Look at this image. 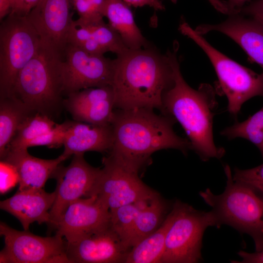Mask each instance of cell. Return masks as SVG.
<instances>
[{
    "instance_id": "1",
    "label": "cell",
    "mask_w": 263,
    "mask_h": 263,
    "mask_svg": "<svg viewBox=\"0 0 263 263\" xmlns=\"http://www.w3.org/2000/svg\"><path fill=\"white\" fill-rule=\"evenodd\" d=\"M176 122L171 116L157 114L152 109H115L111 122L113 142L108 155L138 173L157 151L173 149L186 154L191 144L175 132Z\"/></svg>"
},
{
    "instance_id": "2",
    "label": "cell",
    "mask_w": 263,
    "mask_h": 263,
    "mask_svg": "<svg viewBox=\"0 0 263 263\" xmlns=\"http://www.w3.org/2000/svg\"><path fill=\"white\" fill-rule=\"evenodd\" d=\"M174 81L171 50L162 55L148 47L129 49L114 59L112 86L114 108L157 109Z\"/></svg>"
},
{
    "instance_id": "3",
    "label": "cell",
    "mask_w": 263,
    "mask_h": 263,
    "mask_svg": "<svg viewBox=\"0 0 263 263\" xmlns=\"http://www.w3.org/2000/svg\"><path fill=\"white\" fill-rule=\"evenodd\" d=\"M174 43L171 50L174 81L163 95L161 113L171 116L180 124L190 143L191 150L202 161L220 159L225 150L216 145L213 134L217 104L216 89L207 83L201 84L197 90L188 85L181 72L178 44Z\"/></svg>"
},
{
    "instance_id": "4",
    "label": "cell",
    "mask_w": 263,
    "mask_h": 263,
    "mask_svg": "<svg viewBox=\"0 0 263 263\" xmlns=\"http://www.w3.org/2000/svg\"><path fill=\"white\" fill-rule=\"evenodd\" d=\"M61 54L41 42L19 72L13 95L32 111L50 117L63 102Z\"/></svg>"
},
{
    "instance_id": "5",
    "label": "cell",
    "mask_w": 263,
    "mask_h": 263,
    "mask_svg": "<svg viewBox=\"0 0 263 263\" xmlns=\"http://www.w3.org/2000/svg\"><path fill=\"white\" fill-rule=\"evenodd\" d=\"M225 189L220 194L209 188L200 192L204 201L211 207L220 226L229 225L253 239L256 251L263 250V198L253 189L235 181L228 165L224 167Z\"/></svg>"
},
{
    "instance_id": "6",
    "label": "cell",
    "mask_w": 263,
    "mask_h": 263,
    "mask_svg": "<svg viewBox=\"0 0 263 263\" xmlns=\"http://www.w3.org/2000/svg\"><path fill=\"white\" fill-rule=\"evenodd\" d=\"M179 30L195 42L207 56L217 76V93L225 95L227 110L233 116H237L244 103L250 98L263 97V72L256 73L230 59L184 20L179 24Z\"/></svg>"
},
{
    "instance_id": "7",
    "label": "cell",
    "mask_w": 263,
    "mask_h": 263,
    "mask_svg": "<svg viewBox=\"0 0 263 263\" xmlns=\"http://www.w3.org/2000/svg\"><path fill=\"white\" fill-rule=\"evenodd\" d=\"M171 209L173 219L167 233L161 263L200 262L204 232L209 226L220 227L215 215L211 210H197L178 200Z\"/></svg>"
},
{
    "instance_id": "8",
    "label": "cell",
    "mask_w": 263,
    "mask_h": 263,
    "mask_svg": "<svg viewBox=\"0 0 263 263\" xmlns=\"http://www.w3.org/2000/svg\"><path fill=\"white\" fill-rule=\"evenodd\" d=\"M41 41L26 16L9 14L0 28V97L12 96L18 74Z\"/></svg>"
},
{
    "instance_id": "9",
    "label": "cell",
    "mask_w": 263,
    "mask_h": 263,
    "mask_svg": "<svg viewBox=\"0 0 263 263\" xmlns=\"http://www.w3.org/2000/svg\"><path fill=\"white\" fill-rule=\"evenodd\" d=\"M0 234L5 244L0 253V263H70L66 241L57 234L39 236L0 222Z\"/></svg>"
},
{
    "instance_id": "10",
    "label": "cell",
    "mask_w": 263,
    "mask_h": 263,
    "mask_svg": "<svg viewBox=\"0 0 263 263\" xmlns=\"http://www.w3.org/2000/svg\"><path fill=\"white\" fill-rule=\"evenodd\" d=\"M102 163L103 167L90 197L97 196L110 211L158 194L141 181L138 172L109 155L103 158Z\"/></svg>"
},
{
    "instance_id": "11",
    "label": "cell",
    "mask_w": 263,
    "mask_h": 263,
    "mask_svg": "<svg viewBox=\"0 0 263 263\" xmlns=\"http://www.w3.org/2000/svg\"><path fill=\"white\" fill-rule=\"evenodd\" d=\"M100 171L101 169L85 161L84 154H74L66 167L58 166L52 176L56 179V186L47 225L50 229H56L61 216L72 202L83 196L90 197Z\"/></svg>"
},
{
    "instance_id": "12",
    "label": "cell",
    "mask_w": 263,
    "mask_h": 263,
    "mask_svg": "<svg viewBox=\"0 0 263 263\" xmlns=\"http://www.w3.org/2000/svg\"><path fill=\"white\" fill-rule=\"evenodd\" d=\"M62 62L63 92L69 95L80 90L112 85L114 59L88 54L68 44Z\"/></svg>"
},
{
    "instance_id": "13",
    "label": "cell",
    "mask_w": 263,
    "mask_h": 263,
    "mask_svg": "<svg viewBox=\"0 0 263 263\" xmlns=\"http://www.w3.org/2000/svg\"><path fill=\"white\" fill-rule=\"evenodd\" d=\"M70 263H125L130 250L111 224L72 242L66 241Z\"/></svg>"
},
{
    "instance_id": "14",
    "label": "cell",
    "mask_w": 263,
    "mask_h": 263,
    "mask_svg": "<svg viewBox=\"0 0 263 263\" xmlns=\"http://www.w3.org/2000/svg\"><path fill=\"white\" fill-rule=\"evenodd\" d=\"M71 0H41L26 16L42 43L62 53L73 22Z\"/></svg>"
},
{
    "instance_id": "15",
    "label": "cell",
    "mask_w": 263,
    "mask_h": 263,
    "mask_svg": "<svg viewBox=\"0 0 263 263\" xmlns=\"http://www.w3.org/2000/svg\"><path fill=\"white\" fill-rule=\"evenodd\" d=\"M110 223V210L97 196L81 198L72 202L63 213L56 234L72 242Z\"/></svg>"
},
{
    "instance_id": "16",
    "label": "cell",
    "mask_w": 263,
    "mask_h": 263,
    "mask_svg": "<svg viewBox=\"0 0 263 263\" xmlns=\"http://www.w3.org/2000/svg\"><path fill=\"white\" fill-rule=\"evenodd\" d=\"M114 94L112 85L90 88L68 95L63 104L78 121L95 125L111 124Z\"/></svg>"
},
{
    "instance_id": "17",
    "label": "cell",
    "mask_w": 263,
    "mask_h": 263,
    "mask_svg": "<svg viewBox=\"0 0 263 263\" xmlns=\"http://www.w3.org/2000/svg\"><path fill=\"white\" fill-rule=\"evenodd\" d=\"M195 30L203 35L217 31L236 42L247 54L249 61L259 65L263 72V25L254 19L240 14L228 15L218 24H203Z\"/></svg>"
},
{
    "instance_id": "18",
    "label": "cell",
    "mask_w": 263,
    "mask_h": 263,
    "mask_svg": "<svg viewBox=\"0 0 263 263\" xmlns=\"http://www.w3.org/2000/svg\"><path fill=\"white\" fill-rule=\"evenodd\" d=\"M55 198V191L49 193L43 188L18 190L12 197L0 201V208L16 217L23 229L28 230L34 222L48 225Z\"/></svg>"
},
{
    "instance_id": "19",
    "label": "cell",
    "mask_w": 263,
    "mask_h": 263,
    "mask_svg": "<svg viewBox=\"0 0 263 263\" xmlns=\"http://www.w3.org/2000/svg\"><path fill=\"white\" fill-rule=\"evenodd\" d=\"M67 158L61 154L54 159H43L30 154L27 149L7 150L0 158L16 169L19 176L18 190L39 189L60 164Z\"/></svg>"
},
{
    "instance_id": "20",
    "label": "cell",
    "mask_w": 263,
    "mask_h": 263,
    "mask_svg": "<svg viewBox=\"0 0 263 263\" xmlns=\"http://www.w3.org/2000/svg\"><path fill=\"white\" fill-rule=\"evenodd\" d=\"M113 142L111 124L95 125L71 121L65 133L62 154L68 158L74 154L87 151H109Z\"/></svg>"
},
{
    "instance_id": "21",
    "label": "cell",
    "mask_w": 263,
    "mask_h": 263,
    "mask_svg": "<svg viewBox=\"0 0 263 263\" xmlns=\"http://www.w3.org/2000/svg\"><path fill=\"white\" fill-rule=\"evenodd\" d=\"M168 206L158 194L149 200L134 216L122 237L130 249L142 239L156 230L166 215Z\"/></svg>"
},
{
    "instance_id": "22",
    "label": "cell",
    "mask_w": 263,
    "mask_h": 263,
    "mask_svg": "<svg viewBox=\"0 0 263 263\" xmlns=\"http://www.w3.org/2000/svg\"><path fill=\"white\" fill-rule=\"evenodd\" d=\"M109 24L120 35L128 49L150 47L134 20L130 6L123 0H106L103 10Z\"/></svg>"
},
{
    "instance_id": "23",
    "label": "cell",
    "mask_w": 263,
    "mask_h": 263,
    "mask_svg": "<svg viewBox=\"0 0 263 263\" xmlns=\"http://www.w3.org/2000/svg\"><path fill=\"white\" fill-rule=\"evenodd\" d=\"M171 209L160 226L128 253L124 263H160L164 253L168 230L173 221Z\"/></svg>"
},
{
    "instance_id": "24",
    "label": "cell",
    "mask_w": 263,
    "mask_h": 263,
    "mask_svg": "<svg viewBox=\"0 0 263 263\" xmlns=\"http://www.w3.org/2000/svg\"><path fill=\"white\" fill-rule=\"evenodd\" d=\"M34 112L15 96L0 97V157L22 122Z\"/></svg>"
},
{
    "instance_id": "25",
    "label": "cell",
    "mask_w": 263,
    "mask_h": 263,
    "mask_svg": "<svg viewBox=\"0 0 263 263\" xmlns=\"http://www.w3.org/2000/svg\"><path fill=\"white\" fill-rule=\"evenodd\" d=\"M56 125L47 115L38 112L32 113L20 124L5 152L7 150L27 149L33 140L50 131Z\"/></svg>"
},
{
    "instance_id": "26",
    "label": "cell",
    "mask_w": 263,
    "mask_h": 263,
    "mask_svg": "<svg viewBox=\"0 0 263 263\" xmlns=\"http://www.w3.org/2000/svg\"><path fill=\"white\" fill-rule=\"evenodd\" d=\"M222 135L228 139H245L254 144L263 157V107L247 119L224 129Z\"/></svg>"
},
{
    "instance_id": "27",
    "label": "cell",
    "mask_w": 263,
    "mask_h": 263,
    "mask_svg": "<svg viewBox=\"0 0 263 263\" xmlns=\"http://www.w3.org/2000/svg\"><path fill=\"white\" fill-rule=\"evenodd\" d=\"M84 26L90 29L94 38L107 52H112L118 56L129 49L119 34L109 24L103 21L97 24Z\"/></svg>"
},
{
    "instance_id": "28",
    "label": "cell",
    "mask_w": 263,
    "mask_h": 263,
    "mask_svg": "<svg viewBox=\"0 0 263 263\" xmlns=\"http://www.w3.org/2000/svg\"><path fill=\"white\" fill-rule=\"evenodd\" d=\"M232 177L235 181L248 186L263 198V163L249 169L235 168Z\"/></svg>"
},
{
    "instance_id": "29",
    "label": "cell",
    "mask_w": 263,
    "mask_h": 263,
    "mask_svg": "<svg viewBox=\"0 0 263 263\" xmlns=\"http://www.w3.org/2000/svg\"><path fill=\"white\" fill-rule=\"evenodd\" d=\"M71 121L56 124L55 127L48 132L33 140L29 148L38 146H46L49 148H58L63 145L64 137Z\"/></svg>"
},
{
    "instance_id": "30",
    "label": "cell",
    "mask_w": 263,
    "mask_h": 263,
    "mask_svg": "<svg viewBox=\"0 0 263 263\" xmlns=\"http://www.w3.org/2000/svg\"><path fill=\"white\" fill-rule=\"evenodd\" d=\"M0 192L3 194L19 184V176L15 168L1 160L0 163Z\"/></svg>"
},
{
    "instance_id": "31",
    "label": "cell",
    "mask_w": 263,
    "mask_h": 263,
    "mask_svg": "<svg viewBox=\"0 0 263 263\" xmlns=\"http://www.w3.org/2000/svg\"><path fill=\"white\" fill-rule=\"evenodd\" d=\"M92 37L89 28L76 24L73 20L69 32L68 44L79 47Z\"/></svg>"
},
{
    "instance_id": "32",
    "label": "cell",
    "mask_w": 263,
    "mask_h": 263,
    "mask_svg": "<svg viewBox=\"0 0 263 263\" xmlns=\"http://www.w3.org/2000/svg\"><path fill=\"white\" fill-rule=\"evenodd\" d=\"M239 14L251 18L263 25V0H255L246 4Z\"/></svg>"
},
{
    "instance_id": "33",
    "label": "cell",
    "mask_w": 263,
    "mask_h": 263,
    "mask_svg": "<svg viewBox=\"0 0 263 263\" xmlns=\"http://www.w3.org/2000/svg\"><path fill=\"white\" fill-rule=\"evenodd\" d=\"M41 0H12L9 14L25 17Z\"/></svg>"
},
{
    "instance_id": "34",
    "label": "cell",
    "mask_w": 263,
    "mask_h": 263,
    "mask_svg": "<svg viewBox=\"0 0 263 263\" xmlns=\"http://www.w3.org/2000/svg\"><path fill=\"white\" fill-rule=\"evenodd\" d=\"M129 6L135 7L148 6L155 10L163 11L165 9L164 1L165 0H123ZM176 3L177 0H169Z\"/></svg>"
},
{
    "instance_id": "35",
    "label": "cell",
    "mask_w": 263,
    "mask_h": 263,
    "mask_svg": "<svg viewBox=\"0 0 263 263\" xmlns=\"http://www.w3.org/2000/svg\"><path fill=\"white\" fill-rule=\"evenodd\" d=\"M78 47L81 48L86 53L93 55L104 56V54L107 52L94 38L93 36L90 39Z\"/></svg>"
},
{
    "instance_id": "36",
    "label": "cell",
    "mask_w": 263,
    "mask_h": 263,
    "mask_svg": "<svg viewBox=\"0 0 263 263\" xmlns=\"http://www.w3.org/2000/svg\"><path fill=\"white\" fill-rule=\"evenodd\" d=\"M238 255L242 258L240 261H232L231 263H263V250L248 253L243 250L238 252Z\"/></svg>"
},
{
    "instance_id": "37",
    "label": "cell",
    "mask_w": 263,
    "mask_h": 263,
    "mask_svg": "<svg viewBox=\"0 0 263 263\" xmlns=\"http://www.w3.org/2000/svg\"><path fill=\"white\" fill-rule=\"evenodd\" d=\"M249 0H227L225 3L228 11V15L239 14Z\"/></svg>"
},
{
    "instance_id": "38",
    "label": "cell",
    "mask_w": 263,
    "mask_h": 263,
    "mask_svg": "<svg viewBox=\"0 0 263 263\" xmlns=\"http://www.w3.org/2000/svg\"><path fill=\"white\" fill-rule=\"evenodd\" d=\"M12 0H0V19L1 20L11 12Z\"/></svg>"
},
{
    "instance_id": "39",
    "label": "cell",
    "mask_w": 263,
    "mask_h": 263,
    "mask_svg": "<svg viewBox=\"0 0 263 263\" xmlns=\"http://www.w3.org/2000/svg\"><path fill=\"white\" fill-rule=\"evenodd\" d=\"M211 5L218 12L228 15V11L225 1L221 0H207Z\"/></svg>"
},
{
    "instance_id": "40",
    "label": "cell",
    "mask_w": 263,
    "mask_h": 263,
    "mask_svg": "<svg viewBox=\"0 0 263 263\" xmlns=\"http://www.w3.org/2000/svg\"><path fill=\"white\" fill-rule=\"evenodd\" d=\"M96 10L103 17V10L106 0H89Z\"/></svg>"
},
{
    "instance_id": "41",
    "label": "cell",
    "mask_w": 263,
    "mask_h": 263,
    "mask_svg": "<svg viewBox=\"0 0 263 263\" xmlns=\"http://www.w3.org/2000/svg\"><path fill=\"white\" fill-rule=\"evenodd\" d=\"M71 0L72 3H74V2L80 0Z\"/></svg>"
}]
</instances>
